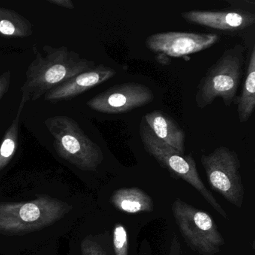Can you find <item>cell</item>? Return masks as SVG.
Masks as SVG:
<instances>
[{"label":"cell","mask_w":255,"mask_h":255,"mask_svg":"<svg viewBox=\"0 0 255 255\" xmlns=\"http://www.w3.org/2000/svg\"><path fill=\"white\" fill-rule=\"evenodd\" d=\"M142 119L156 138L185 155L186 135L174 118L160 110H153Z\"/></svg>","instance_id":"7c38bea8"},{"label":"cell","mask_w":255,"mask_h":255,"mask_svg":"<svg viewBox=\"0 0 255 255\" xmlns=\"http://www.w3.org/2000/svg\"><path fill=\"white\" fill-rule=\"evenodd\" d=\"M201 162L212 189L240 208L245 190L238 155L228 147H219L209 154L202 155Z\"/></svg>","instance_id":"52a82bcc"},{"label":"cell","mask_w":255,"mask_h":255,"mask_svg":"<svg viewBox=\"0 0 255 255\" xmlns=\"http://www.w3.org/2000/svg\"><path fill=\"white\" fill-rule=\"evenodd\" d=\"M33 34L32 24L17 11L0 7V35L24 38Z\"/></svg>","instance_id":"9a60e30c"},{"label":"cell","mask_w":255,"mask_h":255,"mask_svg":"<svg viewBox=\"0 0 255 255\" xmlns=\"http://www.w3.org/2000/svg\"><path fill=\"white\" fill-rule=\"evenodd\" d=\"M47 2L51 5H56V6L61 7V8H65V9L73 10L75 6L71 0H48Z\"/></svg>","instance_id":"ffe728a7"},{"label":"cell","mask_w":255,"mask_h":255,"mask_svg":"<svg viewBox=\"0 0 255 255\" xmlns=\"http://www.w3.org/2000/svg\"><path fill=\"white\" fill-rule=\"evenodd\" d=\"M81 252L82 255H107L98 243L88 238L82 241Z\"/></svg>","instance_id":"ac0fdd59"},{"label":"cell","mask_w":255,"mask_h":255,"mask_svg":"<svg viewBox=\"0 0 255 255\" xmlns=\"http://www.w3.org/2000/svg\"><path fill=\"white\" fill-rule=\"evenodd\" d=\"M60 157L83 171H95L104 160L101 147L94 142L72 118L55 116L44 121Z\"/></svg>","instance_id":"277c9868"},{"label":"cell","mask_w":255,"mask_h":255,"mask_svg":"<svg viewBox=\"0 0 255 255\" xmlns=\"http://www.w3.org/2000/svg\"><path fill=\"white\" fill-rule=\"evenodd\" d=\"M95 65L93 61L82 58L68 47L44 46L26 70L19 107L24 109L29 101L40 99L71 77L89 71Z\"/></svg>","instance_id":"6da1fadb"},{"label":"cell","mask_w":255,"mask_h":255,"mask_svg":"<svg viewBox=\"0 0 255 255\" xmlns=\"http://www.w3.org/2000/svg\"><path fill=\"white\" fill-rule=\"evenodd\" d=\"M171 210L182 237L192 250L201 255H214L220 251L225 240L208 213L179 198Z\"/></svg>","instance_id":"8992f818"},{"label":"cell","mask_w":255,"mask_h":255,"mask_svg":"<svg viewBox=\"0 0 255 255\" xmlns=\"http://www.w3.org/2000/svg\"><path fill=\"white\" fill-rule=\"evenodd\" d=\"M23 110L21 107H18L15 118L7 129L0 145V171L10 163L18 147L20 117Z\"/></svg>","instance_id":"2e32d148"},{"label":"cell","mask_w":255,"mask_h":255,"mask_svg":"<svg viewBox=\"0 0 255 255\" xmlns=\"http://www.w3.org/2000/svg\"><path fill=\"white\" fill-rule=\"evenodd\" d=\"M220 40L217 34L168 32L150 35L146 39L147 48L158 55L182 57L210 48Z\"/></svg>","instance_id":"9c48e42d"},{"label":"cell","mask_w":255,"mask_h":255,"mask_svg":"<svg viewBox=\"0 0 255 255\" xmlns=\"http://www.w3.org/2000/svg\"><path fill=\"white\" fill-rule=\"evenodd\" d=\"M181 17L191 24L227 32L245 30L255 23V13L240 9L186 11L182 13Z\"/></svg>","instance_id":"30bf717a"},{"label":"cell","mask_w":255,"mask_h":255,"mask_svg":"<svg viewBox=\"0 0 255 255\" xmlns=\"http://www.w3.org/2000/svg\"></svg>","instance_id":"7402d4cb"},{"label":"cell","mask_w":255,"mask_h":255,"mask_svg":"<svg viewBox=\"0 0 255 255\" xmlns=\"http://www.w3.org/2000/svg\"><path fill=\"white\" fill-rule=\"evenodd\" d=\"M72 207L48 196L29 202L0 204V234H24L39 231L62 219Z\"/></svg>","instance_id":"3957f363"},{"label":"cell","mask_w":255,"mask_h":255,"mask_svg":"<svg viewBox=\"0 0 255 255\" xmlns=\"http://www.w3.org/2000/svg\"><path fill=\"white\" fill-rule=\"evenodd\" d=\"M154 94L143 83H120L91 98L86 104L91 110L105 114L128 113L150 104Z\"/></svg>","instance_id":"ba28073f"},{"label":"cell","mask_w":255,"mask_h":255,"mask_svg":"<svg viewBox=\"0 0 255 255\" xmlns=\"http://www.w3.org/2000/svg\"><path fill=\"white\" fill-rule=\"evenodd\" d=\"M11 74L9 71H5L0 74V101L3 98L5 94L8 92L11 85Z\"/></svg>","instance_id":"d6986e66"},{"label":"cell","mask_w":255,"mask_h":255,"mask_svg":"<svg viewBox=\"0 0 255 255\" xmlns=\"http://www.w3.org/2000/svg\"><path fill=\"white\" fill-rule=\"evenodd\" d=\"M116 74V70L107 65H95L52 89L44 95V99L51 103L71 99L110 80Z\"/></svg>","instance_id":"8fae6325"},{"label":"cell","mask_w":255,"mask_h":255,"mask_svg":"<svg viewBox=\"0 0 255 255\" xmlns=\"http://www.w3.org/2000/svg\"><path fill=\"white\" fill-rule=\"evenodd\" d=\"M237 116L240 123L250 119L255 108V47L253 46L246 70V79L241 93L236 99Z\"/></svg>","instance_id":"5bb4252c"},{"label":"cell","mask_w":255,"mask_h":255,"mask_svg":"<svg viewBox=\"0 0 255 255\" xmlns=\"http://www.w3.org/2000/svg\"><path fill=\"white\" fill-rule=\"evenodd\" d=\"M244 56L243 44H235L225 50L207 69L197 86L195 101L198 108H205L216 98H222L226 107L234 102L243 74Z\"/></svg>","instance_id":"7a4b0ae2"},{"label":"cell","mask_w":255,"mask_h":255,"mask_svg":"<svg viewBox=\"0 0 255 255\" xmlns=\"http://www.w3.org/2000/svg\"><path fill=\"white\" fill-rule=\"evenodd\" d=\"M110 203L123 213L136 214L153 210V201L148 194L138 187L121 188L112 194Z\"/></svg>","instance_id":"4fadbf2b"},{"label":"cell","mask_w":255,"mask_h":255,"mask_svg":"<svg viewBox=\"0 0 255 255\" xmlns=\"http://www.w3.org/2000/svg\"><path fill=\"white\" fill-rule=\"evenodd\" d=\"M113 247L115 255H129V240L125 227L120 223L116 224L113 228Z\"/></svg>","instance_id":"e0dca14e"},{"label":"cell","mask_w":255,"mask_h":255,"mask_svg":"<svg viewBox=\"0 0 255 255\" xmlns=\"http://www.w3.org/2000/svg\"><path fill=\"white\" fill-rule=\"evenodd\" d=\"M169 255H181V246L177 236L174 235L170 247Z\"/></svg>","instance_id":"44dd1931"},{"label":"cell","mask_w":255,"mask_h":255,"mask_svg":"<svg viewBox=\"0 0 255 255\" xmlns=\"http://www.w3.org/2000/svg\"><path fill=\"white\" fill-rule=\"evenodd\" d=\"M139 134L146 152L154 158L162 168L169 171L173 177L181 179L193 186L218 213L225 219H228L226 212L200 178L196 162L192 155L180 154L156 138L143 119L140 124Z\"/></svg>","instance_id":"5b68a950"}]
</instances>
